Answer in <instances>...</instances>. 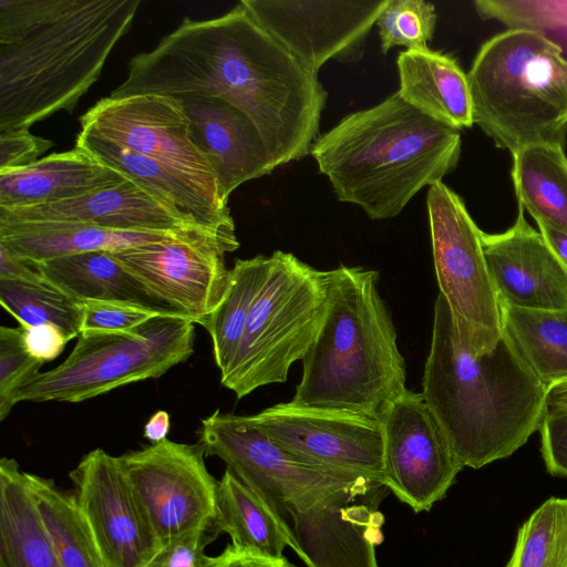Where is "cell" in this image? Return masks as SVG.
I'll return each instance as SVG.
<instances>
[{
	"label": "cell",
	"mask_w": 567,
	"mask_h": 567,
	"mask_svg": "<svg viewBox=\"0 0 567 567\" xmlns=\"http://www.w3.org/2000/svg\"><path fill=\"white\" fill-rule=\"evenodd\" d=\"M0 302L20 327L52 324L68 341L81 334L82 301L45 279L37 282L0 280Z\"/></svg>",
	"instance_id": "32"
},
{
	"label": "cell",
	"mask_w": 567,
	"mask_h": 567,
	"mask_svg": "<svg viewBox=\"0 0 567 567\" xmlns=\"http://www.w3.org/2000/svg\"><path fill=\"white\" fill-rule=\"evenodd\" d=\"M43 279L33 265L13 256L0 245V280L37 282Z\"/></svg>",
	"instance_id": "43"
},
{
	"label": "cell",
	"mask_w": 567,
	"mask_h": 567,
	"mask_svg": "<svg viewBox=\"0 0 567 567\" xmlns=\"http://www.w3.org/2000/svg\"><path fill=\"white\" fill-rule=\"evenodd\" d=\"M213 527L227 534L231 545L265 556L281 558L286 547L295 548L286 519L229 468L218 481Z\"/></svg>",
	"instance_id": "26"
},
{
	"label": "cell",
	"mask_w": 567,
	"mask_h": 567,
	"mask_svg": "<svg viewBox=\"0 0 567 567\" xmlns=\"http://www.w3.org/2000/svg\"><path fill=\"white\" fill-rule=\"evenodd\" d=\"M0 567H62L27 472L9 457L0 461Z\"/></svg>",
	"instance_id": "25"
},
{
	"label": "cell",
	"mask_w": 567,
	"mask_h": 567,
	"mask_svg": "<svg viewBox=\"0 0 567 567\" xmlns=\"http://www.w3.org/2000/svg\"><path fill=\"white\" fill-rule=\"evenodd\" d=\"M254 426L309 465L383 484V435L378 419L339 410L278 403L248 416Z\"/></svg>",
	"instance_id": "13"
},
{
	"label": "cell",
	"mask_w": 567,
	"mask_h": 567,
	"mask_svg": "<svg viewBox=\"0 0 567 567\" xmlns=\"http://www.w3.org/2000/svg\"><path fill=\"white\" fill-rule=\"evenodd\" d=\"M214 236L207 231H126L82 223H0V245L13 256L35 264L90 251H115L173 238Z\"/></svg>",
	"instance_id": "23"
},
{
	"label": "cell",
	"mask_w": 567,
	"mask_h": 567,
	"mask_svg": "<svg viewBox=\"0 0 567 567\" xmlns=\"http://www.w3.org/2000/svg\"><path fill=\"white\" fill-rule=\"evenodd\" d=\"M538 430L547 471L567 477V410L547 408Z\"/></svg>",
	"instance_id": "39"
},
{
	"label": "cell",
	"mask_w": 567,
	"mask_h": 567,
	"mask_svg": "<svg viewBox=\"0 0 567 567\" xmlns=\"http://www.w3.org/2000/svg\"><path fill=\"white\" fill-rule=\"evenodd\" d=\"M476 12L484 20H496L507 30L546 34L567 29V0H476Z\"/></svg>",
	"instance_id": "35"
},
{
	"label": "cell",
	"mask_w": 567,
	"mask_h": 567,
	"mask_svg": "<svg viewBox=\"0 0 567 567\" xmlns=\"http://www.w3.org/2000/svg\"><path fill=\"white\" fill-rule=\"evenodd\" d=\"M31 265L48 282L80 301L124 302L162 315L110 251L68 255Z\"/></svg>",
	"instance_id": "28"
},
{
	"label": "cell",
	"mask_w": 567,
	"mask_h": 567,
	"mask_svg": "<svg viewBox=\"0 0 567 567\" xmlns=\"http://www.w3.org/2000/svg\"><path fill=\"white\" fill-rule=\"evenodd\" d=\"M547 408L567 410V380L547 390Z\"/></svg>",
	"instance_id": "46"
},
{
	"label": "cell",
	"mask_w": 567,
	"mask_h": 567,
	"mask_svg": "<svg viewBox=\"0 0 567 567\" xmlns=\"http://www.w3.org/2000/svg\"><path fill=\"white\" fill-rule=\"evenodd\" d=\"M396 65L398 93L406 103L458 131L474 124L467 74L453 56L431 49L405 50Z\"/></svg>",
	"instance_id": "24"
},
{
	"label": "cell",
	"mask_w": 567,
	"mask_h": 567,
	"mask_svg": "<svg viewBox=\"0 0 567 567\" xmlns=\"http://www.w3.org/2000/svg\"><path fill=\"white\" fill-rule=\"evenodd\" d=\"M378 281V271L362 267L329 270L327 313L291 402L380 420L405 392V362Z\"/></svg>",
	"instance_id": "4"
},
{
	"label": "cell",
	"mask_w": 567,
	"mask_h": 567,
	"mask_svg": "<svg viewBox=\"0 0 567 567\" xmlns=\"http://www.w3.org/2000/svg\"><path fill=\"white\" fill-rule=\"evenodd\" d=\"M507 567H567V498L547 499L520 526Z\"/></svg>",
	"instance_id": "33"
},
{
	"label": "cell",
	"mask_w": 567,
	"mask_h": 567,
	"mask_svg": "<svg viewBox=\"0 0 567 567\" xmlns=\"http://www.w3.org/2000/svg\"><path fill=\"white\" fill-rule=\"evenodd\" d=\"M238 247V241L203 236L110 252L162 315L199 323L223 301L230 280L225 255Z\"/></svg>",
	"instance_id": "10"
},
{
	"label": "cell",
	"mask_w": 567,
	"mask_h": 567,
	"mask_svg": "<svg viewBox=\"0 0 567 567\" xmlns=\"http://www.w3.org/2000/svg\"><path fill=\"white\" fill-rule=\"evenodd\" d=\"M73 496L109 567H143L158 539L117 456L86 453L70 472Z\"/></svg>",
	"instance_id": "16"
},
{
	"label": "cell",
	"mask_w": 567,
	"mask_h": 567,
	"mask_svg": "<svg viewBox=\"0 0 567 567\" xmlns=\"http://www.w3.org/2000/svg\"><path fill=\"white\" fill-rule=\"evenodd\" d=\"M179 100L190 137L212 167L224 203L241 184L275 169L257 127L239 109L216 97Z\"/></svg>",
	"instance_id": "20"
},
{
	"label": "cell",
	"mask_w": 567,
	"mask_h": 567,
	"mask_svg": "<svg viewBox=\"0 0 567 567\" xmlns=\"http://www.w3.org/2000/svg\"><path fill=\"white\" fill-rule=\"evenodd\" d=\"M482 246L501 301L527 309H567V269L527 223L520 206L504 233L482 231Z\"/></svg>",
	"instance_id": "17"
},
{
	"label": "cell",
	"mask_w": 567,
	"mask_h": 567,
	"mask_svg": "<svg viewBox=\"0 0 567 567\" xmlns=\"http://www.w3.org/2000/svg\"><path fill=\"white\" fill-rule=\"evenodd\" d=\"M268 268L269 257L264 255L236 259L223 301L198 323L210 337L214 360L220 375L227 372L238 351L250 310L266 280Z\"/></svg>",
	"instance_id": "31"
},
{
	"label": "cell",
	"mask_w": 567,
	"mask_h": 567,
	"mask_svg": "<svg viewBox=\"0 0 567 567\" xmlns=\"http://www.w3.org/2000/svg\"><path fill=\"white\" fill-rule=\"evenodd\" d=\"M518 206L536 221L567 233V157L564 147L533 145L512 154Z\"/></svg>",
	"instance_id": "29"
},
{
	"label": "cell",
	"mask_w": 567,
	"mask_h": 567,
	"mask_svg": "<svg viewBox=\"0 0 567 567\" xmlns=\"http://www.w3.org/2000/svg\"><path fill=\"white\" fill-rule=\"evenodd\" d=\"M80 123L83 130L161 163L216 204L228 207L220 198L212 167L190 137L179 99L156 94L107 96L86 111Z\"/></svg>",
	"instance_id": "11"
},
{
	"label": "cell",
	"mask_w": 567,
	"mask_h": 567,
	"mask_svg": "<svg viewBox=\"0 0 567 567\" xmlns=\"http://www.w3.org/2000/svg\"><path fill=\"white\" fill-rule=\"evenodd\" d=\"M217 537L212 524L169 538L143 567H212L205 549Z\"/></svg>",
	"instance_id": "37"
},
{
	"label": "cell",
	"mask_w": 567,
	"mask_h": 567,
	"mask_svg": "<svg viewBox=\"0 0 567 567\" xmlns=\"http://www.w3.org/2000/svg\"><path fill=\"white\" fill-rule=\"evenodd\" d=\"M43 362L25 349L22 328L0 327V421L10 414L18 389L40 372Z\"/></svg>",
	"instance_id": "36"
},
{
	"label": "cell",
	"mask_w": 567,
	"mask_h": 567,
	"mask_svg": "<svg viewBox=\"0 0 567 567\" xmlns=\"http://www.w3.org/2000/svg\"><path fill=\"white\" fill-rule=\"evenodd\" d=\"M422 396L462 466L481 468L506 458L539 429L547 389L502 334L476 354L461 338L439 292Z\"/></svg>",
	"instance_id": "2"
},
{
	"label": "cell",
	"mask_w": 567,
	"mask_h": 567,
	"mask_svg": "<svg viewBox=\"0 0 567 567\" xmlns=\"http://www.w3.org/2000/svg\"><path fill=\"white\" fill-rule=\"evenodd\" d=\"M460 131L423 114L399 93L344 116L318 136L310 154L340 202L371 219L399 215L423 187L452 173Z\"/></svg>",
	"instance_id": "3"
},
{
	"label": "cell",
	"mask_w": 567,
	"mask_h": 567,
	"mask_svg": "<svg viewBox=\"0 0 567 567\" xmlns=\"http://www.w3.org/2000/svg\"><path fill=\"white\" fill-rule=\"evenodd\" d=\"M467 81L473 122L512 154L533 145L565 148L567 60L546 34L506 30L480 48Z\"/></svg>",
	"instance_id": "5"
},
{
	"label": "cell",
	"mask_w": 567,
	"mask_h": 567,
	"mask_svg": "<svg viewBox=\"0 0 567 567\" xmlns=\"http://www.w3.org/2000/svg\"><path fill=\"white\" fill-rule=\"evenodd\" d=\"M53 145L51 140L33 135L29 130L0 132V171L31 165Z\"/></svg>",
	"instance_id": "40"
},
{
	"label": "cell",
	"mask_w": 567,
	"mask_h": 567,
	"mask_svg": "<svg viewBox=\"0 0 567 567\" xmlns=\"http://www.w3.org/2000/svg\"><path fill=\"white\" fill-rule=\"evenodd\" d=\"M503 336L548 390L567 380V309L539 310L499 300Z\"/></svg>",
	"instance_id": "27"
},
{
	"label": "cell",
	"mask_w": 567,
	"mask_h": 567,
	"mask_svg": "<svg viewBox=\"0 0 567 567\" xmlns=\"http://www.w3.org/2000/svg\"><path fill=\"white\" fill-rule=\"evenodd\" d=\"M41 221L82 223L126 231H207L220 235L187 220L130 179L58 203L0 207V223Z\"/></svg>",
	"instance_id": "19"
},
{
	"label": "cell",
	"mask_w": 567,
	"mask_h": 567,
	"mask_svg": "<svg viewBox=\"0 0 567 567\" xmlns=\"http://www.w3.org/2000/svg\"><path fill=\"white\" fill-rule=\"evenodd\" d=\"M27 480L62 567H109L73 494L35 474Z\"/></svg>",
	"instance_id": "30"
},
{
	"label": "cell",
	"mask_w": 567,
	"mask_h": 567,
	"mask_svg": "<svg viewBox=\"0 0 567 567\" xmlns=\"http://www.w3.org/2000/svg\"><path fill=\"white\" fill-rule=\"evenodd\" d=\"M195 324L176 316H156L128 331L81 333L62 363L18 389L14 403H78L159 378L193 354Z\"/></svg>",
	"instance_id": "7"
},
{
	"label": "cell",
	"mask_w": 567,
	"mask_h": 567,
	"mask_svg": "<svg viewBox=\"0 0 567 567\" xmlns=\"http://www.w3.org/2000/svg\"><path fill=\"white\" fill-rule=\"evenodd\" d=\"M212 567H295L285 557L274 558L231 544L214 557Z\"/></svg>",
	"instance_id": "42"
},
{
	"label": "cell",
	"mask_w": 567,
	"mask_h": 567,
	"mask_svg": "<svg viewBox=\"0 0 567 567\" xmlns=\"http://www.w3.org/2000/svg\"><path fill=\"white\" fill-rule=\"evenodd\" d=\"M388 0H241L257 23L308 70L361 58Z\"/></svg>",
	"instance_id": "15"
},
{
	"label": "cell",
	"mask_w": 567,
	"mask_h": 567,
	"mask_svg": "<svg viewBox=\"0 0 567 567\" xmlns=\"http://www.w3.org/2000/svg\"><path fill=\"white\" fill-rule=\"evenodd\" d=\"M383 485L415 513L442 499L463 468L422 393L409 389L380 419Z\"/></svg>",
	"instance_id": "14"
},
{
	"label": "cell",
	"mask_w": 567,
	"mask_h": 567,
	"mask_svg": "<svg viewBox=\"0 0 567 567\" xmlns=\"http://www.w3.org/2000/svg\"><path fill=\"white\" fill-rule=\"evenodd\" d=\"M126 179L74 147L24 167L0 171V207H29L73 199Z\"/></svg>",
	"instance_id": "22"
},
{
	"label": "cell",
	"mask_w": 567,
	"mask_h": 567,
	"mask_svg": "<svg viewBox=\"0 0 567 567\" xmlns=\"http://www.w3.org/2000/svg\"><path fill=\"white\" fill-rule=\"evenodd\" d=\"M75 147L121 173L195 225L224 236L236 237L228 207L216 204L161 163L90 130L81 128Z\"/></svg>",
	"instance_id": "21"
},
{
	"label": "cell",
	"mask_w": 567,
	"mask_h": 567,
	"mask_svg": "<svg viewBox=\"0 0 567 567\" xmlns=\"http://www.w3.org/2000/svg\"><path fill=\"white\" fill-rule=\"evenodd\" d=\"M169 414L164 410H158L150 417L144 426V437L152 444L159 443L167 439L171 427Z\"/></svg>",
	"instance_id": "45"
},
{
	"label": "cell",
	"mask_w": 567,
	"mask_h": 567,
	"mask_svg": "<svg viewBox=\"0 0 567 567\" xmlns=\"http://www.w3.org/2000/svg\"><path fill=\"white\" fill-rule=\"evenodd\" d=\"M198 435L205 455L224 461L281 516L287 513L292 518L343 496L384 486L367 476L299 461L254 426L248 416L216 410L202 420Z\"/></svg>",
	"instance_id": "8"
},
{
	"label": "cell",
	"mask_w": 567,
	"mask_h": 567,
	"mask_svg": "<svg viewBox=\"0 0 567 567\" xmlns=\"http://www.w3.org/2000/svg\"><path fill=\"white\" fill-rule=\"evenodd\" d=\"M380 487L348 495L291 518L293 550L308 567H379L383 516L378 511Z\"/></svg>",
	"instance_id": "18"
},
{
	"label": "cell",
	"mask_w": 567,
	"mask_h": 567,
	"mask_svg": "<svg viewBox=\"0 0 567 567\" xmlns=\"http://www.w3.org/2000/svg\"><path fill=\"white\" fill-rule=\"evenodd\" d=\"M82 306L81 333L128 331L156 316H164L124 302L86 300L82 301Z\"/></svg>",
	"instance_id": "38"
},
{
	"label": "cell",
	"mask_w": 567,
	"mask_h": 567,
	"mask_svg": "<svg viewBox=\"0 0 567 567\" xmlns=\"http://www.w3.org/2000/svg\"><path fill=\"white\" fill-rule=\"evenodd\" d=\"M21 328L27 351L43 363L56 359L69 342L62 331L52 324Z\"/></svg>",
	"instance_id": "41"
},
{
	"label": "cell",
	"mask_w": 567,
	"mask_h": 567,
	"mask_svg": "<svg viewBox=\"0 0 567 567\" xmlns=\"http://www.w3.org/2000/svg\"><path fill=\"white\" fill-rule=\"evenodd\" d=\"M140 0H0V132L72 112Z\"/></svg>",
	"instance_id": "1"
},
{
	"label": "cell",
	"mask_w": 567,
	"mask_h": 567,
	"mask_svg": "<svg viewBox=\"0 0 567 567\" xmlns=\"http://www.w3.org/2000/svg\"><path fill=\"white\" fill-rule=\"evenodd\" d=\"M546 244L567 269V233L543 221H536Z\"/></svg>",
	"instance_id": "44"
},
{
	"label": "cell",
	"mask_w": 567,
	"mask_h": 567,
	"mask_svg": "<svg viewBox=\"0 0 567 567\" xmlns=\"http://www.w3.org/2000/svg\"><path fill=\"white\" fill-rule=\"evenodd\" d=\"M204 455L166 439L117 456L161 543L213 524L218 481Z\"/></svg>",
	"instance_id": "12"
},
{
	"label": "cell",
	"mask_w": 567,
	"mask_h": 567,
	"mask_svg": "<svg viewBox=\"0 0 567 567\" xmlns=\"http://www.w3.org/2000/svg\"><path fill=\"white\" fill-rule=\"evenodd\" d=\"M440 293L463 341L476 353L495 348L502 332L499 299L492 282L477 227L462 198L443 182L426 197Z\"/></svg>",
	"instance_id": "9"
},
{
	"label": "cell",
	"mask_w": 567,
	"mask_h": 567,
	"mask_svg": "<svg viewBox=\"0 0 567 567\" xmlns=\"http://www.w3.org/2000/svg\"><path fill=\"white\" fill-rule=\"evenodd\" d=\"M436 24L435 8L424 0H388L377 20L381 49H429Z\"/></svg>",
	"instance_id": "34"
},
{
	"label": "cell",
	"mask_w": 567,
	"mask_h": 567,
	"mask_svg": "<svg viewBox=\"0 0 567 567\" xmlns=\"http://www.w3.org/2000/svg\"><path fill=\"white\" fill-rule=\"evenodd\" d=\"M328 299L329 270H318L290 252H272L238 351L220 375L221 384L241 399L260 386L284 383L290 367L315 342Z\"/></svg>",
	"instance_id": "6"
}]
</instances>
